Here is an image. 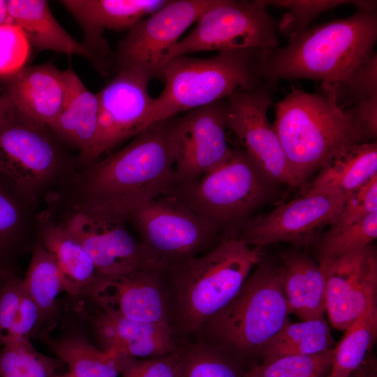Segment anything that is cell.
<instances>
[{"label":"cell","instance_id":"6da1fadb","mask_svg":"<svg viewBox=\"0 0 377 377\" xmlns=\"http://www.w3.org/2000/svg\"><path fill=\"white\" fill-rule=\"evenodd\" d=\"M182 116L157 121L117 151L89 165L87 199L75 209L119 221L128 210L165 195L175 184Z\"/></svg>","mask_w":377,"mask_h":377},{"label":"cell","instance_id":"7a4b0ae2","mask_svg":"<svg viewBox=\"0 0 377 377\" xmlns=\"http://www.w3.org/2000/svg\"><path fill=\"white\" fill-rule=\"evenodd\" d=\"M376 39V8H357L348 17L298 31L283 47L260 51L253 68L272 84L302 78L337 84L371 57Z\"/></svg>","mask_w":377,"mask_h":377},{"label":"cell","instance_id":"3957f363","mask_svg":"<svg viewBox=\"0 0 377 377\" xmlns=\"http://www.w3.org/2000/svg\"><path fill=\"white\" fill-rule=\"evenodd\" d=\"M258 249L230 235L200 255L169 265L164 278L174 332L198 334L238 293L261 260Z\"/></svg>","mask_w":377,"mask_h":377},{"label":"cell","instance_id":"277c9868","mask_svg":"<svg viewBox=\"0 0 377 377\" xmlns=\"http://www.w3.org/2000/svg\"><path fill=\"white\" fill-rule=\"evenodd\" d=\"M275 109L273 127L297 186L348 148L365 142L348 111L328 94L293 87Z\"/></svg>","mask_w":377,"mask_h":377},{"label":"cell","instance_id":"5b68a950","mask_svg":"<svg viewBox=\"0 0 377 377\" xmlns=\"http://www.w3.org/2000/svg\"><path fill=\"white\" fill-rule=\"evenodd\" d=\"M256 266L235 297L198 334L232 357L258 355L288 322L281 265L260 260Z\"/></svg>","mask_w":377,"mask_h":377},{"label":"cell","instance_id":"8992f818","mask_svg":"<svg viewBox=\"0 0 377 377\" xmlns=\"http://www.w3.org/2000/svg\"><path fill=\"white\" fill-rule=\"evenodd\" d=\"M261 50L236 49L209 58L179 56L168 61L161 71L165 87L147 116V127L218 101L263 81L253 64Z\"/></svg>","mask_w":377,"mask_h":377},{"label":"cell","instance_id":"52a82bcc","mask_svg":"<svg viewBox=\"0 0 377 377\" xmlns=\"http://www.w3.org/2000/svg\"><path fill=\"white\" fill-rule=\"evenodd\" d=\"M272 184L242 149H233L221 165L195 181L175 184L167 195L221 231L245 222L268 199Z\"/></svg>","mask_w":377,"mask_h":377},{"label":"cell","instance_id":"ba28073f","mask_svg":"<svg viewBox=\"0 0 377 377\" xmlns=\"http://www.w3.org/2000/svg\"><path fill=\"white\" fill-rule=\"evenodd\" d=\"M128 222L141 242L166 267L200 255L219 241L221 230L170 195L135 207L119 219Z\"/></svg>","mask_w":377,"mask_h":377},{"label":"cell","instance_id":"9c48e42d","mask_svg":"<svg viewBox=\"0 0 377 377\" xmlns=\"http://www.w3.org/2000/svg\"><path fill=\"white\" fill-rule=\"evenodd\" d=\"M196 22L194 29L170 50L165 63L201 51L277 47V23L260 0H216Z\"/></svg>","mask_w":377,"mask_h":377},{"label":"cell","instance_id":"30bf717a","mask_svg":"<svg viewBox=\"0 0 377 377\" xmlns=\"http://www.w3.org/2000/svg\"><path fill=\"white\" fill-rule=\"evenodd\" d=\"M216 0H170L139 21L121 40L115 54L116 71L133 68L151 80L161 78L170 50L183 33Z\"/></svg>","mask_w":377,"mask_h":377},{"label":"cell","instance_id":"8fae6325","mask_svg":"<svg viewBox=\"0 0 377 377\" xmlns=\"http://www.w3.org/2000/svg\"><path fill=\"white\" fill-rule=\"evenodd\" d=\"M49 130L15 108L0 129V175L29 200L61 161V149Z\"/></svg>","mask_w":377,"mask_h":377},{"label":"cell","instance_id":"7c38bea8","mask_svg":"<svg viewBox=\"0 0 377 377\" xmlns=\"http://www.w3.org/2000/svg\"><path fill=\"white\" fill-rule=\"evenodd\" d=\"M274 85L263 81L228 98L227 126L267 179L295 187L297 185L287 158L267 117Z\"/></svg>","mask_w":377,"mask_h":377},{"label":"cell","instance_id":"4fadbf2b","mask_svg":"<svg viewBox=\"0 0 377 377\" xmlns=\"http://www.w3.org/2000/svg\"><path fill=\"white\" fill-rule=\"evenodd\" d=\"M347 197L306 191L270 212L248 219L238 237L258 249L281 242L308 245L325 226L334 222Z\"/></svg>","mask_w":377,"mask_h":377},{"label":"cell","instance_id":"5bb4252c","mask_svg":"<svg viewBox=\"0 0 377 377\" xmlns=\"http://www.w3.org/2000/svg\"><path fill=\"white\" fill-rule=\"evenodd\" d=\"M98 93V128L94 145L84 160L89 165L147 128L154 98L148 93L151 79L133 69L119 70Z\"/></svg>","mask_w":377,"mask_h":377},{"label":"cell","instance_id":"9a60e30c","mask_svg":"<svg viewBox=\"0 0 377 377\" xmlns=\"http://www.w3.org/2000/svg\"><path fill=\"white\" fill-rule=\"evenodd\" d=\"M64 225L82 244L101 277L166 269L121 221L76 209Z\"/></svg>","mask_w":377,"mask_h":377},{"label":"cell","instance_id":"2e32d148","mask_svg":"<svg viewBox=\"0 0 377 377\" xmlns=\"http://www.w3.org/2000/svg\"><path fill=\"white\" fill-rule=\"evenodd\" d=\"M325 279L326 312L332 327L346 330L377 300V256L369 246L333 258H320Z\"/></svg>","mask_w":377,"mask_h":377},{"label":"cell","instance_id":"e0dca14e","mask_svg":"<svg viewBox=\"0 0 377 377\" xmlns=\"http://www.w3.org/2000/svg\"><path fill=\"white\" fill-rule=\"evenodd\" d=\"M228 107L225 98L182 115L175 184L195 181L230 157L233 149L226 137Z\"/></svg>","mask_w":377,"mask_h":377},{"label":"cell","instance_id":"ac0fdd59","mask_svg":"<svg viewBox=\"0 0 377 377\" xmlns=\"http://www.w3.org/2000/svg\"><path fill=\"white\" fill-rule=\"evenodd\" d=\"M164 271L101 277L90 295L102 310L138 321L172 326Z\"/></svg>","mask_w":377,"mask_h":377},{"label":"cell","instance_id":"d6986e66","mask_svg":"<svg viewBox=\"0 0 377 377\" xmlns=\"http://www.w3.org/2000/svg\"><path fill=\"white\" fill-rule=\"evenodd\" d=\"M94 325L101 348L119 357H156L179 348L171 325L138 321L105 310L95 316Z\"/></svg>","mask_w":377,"mask_h":377},{"label":"cell","instance_id":"ffe728a7","mask_svg":"<svg viewBox=\"0 0 377 377\" xmlns=\"http://www.w3.org/2000/svg\"><path fill=\"white\" fill-rule=\"evenodd\" d=\"M168 0H63L59 2L83 30L82 42L104 61L110 53L105 29H130L164 6Z\"/></svg>","mask_w":377,"mask_h":377},{"label":"cell","instance_id":"44dd1931","mask_svg":"<svg viewBox=\"0 0 377 377\" xmlns=\"http://www.w3.org/2000/svg\"><path fill=\"white\" fill-rule=\"evenodd\" d=\"M7 79L4 93L23 114L48 127L61 112L67 87L63 71L53 64L25 66Z\"/></svg>","mask_w":377,"mask_h":377},{"label":"cell","instance_id":"7402d4cb","mask_svg":"<svg viewBox=\"0 0 377 377\" xmlns=\"http://www.w3.org/2000/svg\"><path fill=\"white\" fill-rule=\"evenodd\" d=\"M8 23L19 27L37 52L52 50L79 55L92 61L105 74L104 61L82 42L71 36L53 16L45 0H8Z\"/></svg>","mask_w":377,"mask_h":377},{"label":"cell","instance_id":"603a6c76","mask_svg":"<svg viewBox=\"0 0 377 377\" xmlns=\"http://www.w3.org/2000/svg\"><path fill=\"white\" fill-rule=\"evenodd\" d=\"M67 87L64 108L47 127L80 151L84 163L98 133L99 105L96 93L89 91L71 67L63 71Z\"/></svg>","mask_w":377,"mask_h":377},{"label":"cell","instance_id":"cb8c5ba5","mask_svg":"<svg viewBox=\"0 0 377 377\" xmlns=\"http://www.w3.org/2000/svg\"><path fill=\"white\" fill-rule=\"evenodd\" d=\"M280 257L289 313L302 320L323 318L326 312L325 279L319 263L297 251L285 252Z\"/></svg>","mask_w":377,"mask_h":377},{"label":"cell","instance_id":"d4e9b609","mask_svg":"<svg viewBox=\"0 0 377 377\" xmlns=\"http://www.w3.org/2000/svg\"><path fill=\"white\" fill-rule=\"evenodd\" d=\"M40 244L54 258L61 273L65 292L77 296L91 293L101 278L80 242L64 224L41 219Z\"/></svg>","mask_w":377,"mask_h":377},{"label":"cell","instance_id":"484cf974","mask_svg":"<svg viewBox=\"0 0 377 377\" xmlns=\"http://www.w3.org/2000/svg\"><path fill=\"white\" fill-rule=\"evenodd\" d=\"M320 170L306 191L347 197L377 175V144L353 145Z\"/></svg>","mask_w":377,"mask_h":377},{"label":"cell","instance_id":"4316f807","mask_svg":"<svg viewBox=\"0 0 377 377\" xmlns=\"http://www.w3.org/2000/svg\"><path fill=\"white\" fill-rule=\"evenodd\" d=\"M336 346L331 330L324 318L287 322L263 347L258 356L263 361L294 355H313Z\"/></svg>","mask_w":377,"mask_h":377},{"label":"cell","instance_id":"83f0119b","mask_svg":"<svg viewBox=\"0 0 377 377\" xmlns=\"http://www.w3.org/2000/svg\"><path fill=\"white\" fill-rule=\"evenodd\" d=\"M333 348L330 377H350L364 362L377 337V300L346 330Z\"/></svg>","mask_w":377,"mask_h":377},{"label":"cell","instance_id":"f1b7e54d","mask_svg":"<svg viewBox=\"0 0 377 377\" xmlns=\"http://www.w3.org/2000/svg\"><path fill=\"white\" fill-rule=\"evenodd\" d=\"M50 346L71 377H119L118 357L80 335L52 340Z\"/></svg>","mask_w":377,"mask_h":377},{"label":"cell","instance_id":"f546056e","mask_svg":"<svg viewBox=\"0 0 377 377\" xmlns=\"http://www.w3.org/2000/svg\"><path fill=\"white\" fill-rule=\"evenodd\" d=\"M22 280L25 291L38 306L41 323L53 313L57 297L65 290L54 258L40 243L35 246Z\"/></svg>","mask_w":377,"mask_h":377},{"label":"cell","instance_id":"4dcf8cb0","mask_svg":"<svg viewBox=\"0 0 377 377\" xmlns=\"http://www.w3.org/2000/svg\"><path fill=\"white\" fill-rule=\"evenodd\" d=\"M63 365L60 360L37 351L29 338L1 345L0 377H54Z\"/></svg>","mask_w":377,"mask_h":377},{"label":"cell","instance_id":"1f68e13d","mask_svg":"<svg viewBox=\"0 0 377 377\" xmlns=\"http://www.w3.org/2000/svg\"><path fill=\"white\" fill-rule=\"evenodd\" d=\"M177 377H243L231 355L200 339L179 348Z\"/></svg>","mask_w":377,"mask_h":377},{"label":"cell","instance_id":"d6a6232c","mask_svg":"<svg viewBox=\"0 0 377 377\" xmlns=\"http://www.w3.org/2000/svg\"><path fill=\"white\" fill-rule=\"evenodd\" d=\"M333 349L313 355H285L251 367L243 377H323L330 371Z\"/></svg>","mask_w":377,"mask_h":377},{"label":"cell","instance_id":"836d02e7","mask_svg":"<svg viewBox=\"0 0 377 377\" xmlns=\"http://www.w3.org/2000/svg\"><path fill=\"white\" fill-rule=\"evenodd\" d=\"M376 237L377 211L350 225L330 228L320 242L318 259L355 253L369 246Z\"/></svg>","mask_w":377,"mask_h":377},{"label":"cell","instance_id":"e575fe53","mask_svg":"<svg viewBox=\"0 0 377 377\" xmlns=\"http://www.w3.org/2000/svg\"><path fill=\"white\" fill-rule=\"evenodd\" d=\"M266 7L269 6L286 8L288 11L277 24V30L289 38L306 28V25L316 16L328 10L343 5H354L359 8L372 7L375 1L348 0H260Z\"/></svg>","mask_w":377,"mask_h":377},{"label":"cell","instance_id":"d590c367","mask_svg":"<svg viewBox=\"0 0 377 377\" xmlns=\"http://www.w3.org/2000/svg\"><path fill=\"white\" fill-rule=\"evenodd\" d=\"M323 92L331 95L344 108L362 100L377 97V54L360 66L346 81L322 87Z\"/></svg>","mask_w":377,"mask_h":377},{"label":"cell","instance_id":"8d00e7d4","mask_svg":"<svg viewBox=\"0 0 377 377\" xmlns=\"http://www.w3.org/2000/svg\"><path fill=\"white\" fill-rule=\"evenodd\" d=\"M19 194L13 184L0 175V267H6L3 261L16 247L22 229V209L17 197Z\"/></svg>","mask_w":377,"mask_h":377},{"label":"cell","instance_id":"74e56055","mask_svg":"<svg viewBox=\"0 0 377 377\" xmlns=\"http://www.w3.org/2000/svg\"><path fill=\"white\" fill-rule=\"evenodd\" d=\"M32 47L22 30L10 23L0 24V77L6 79L25 67Z\"/></svg>","mask_w":377,"mask_h":377},{"label":"cell","instance_id":"f35d334b","mask_svg":"<svg viewBox=\"0 0 377 377\" xmlns=\"http://www.w3.org/2000/svg\"><path fill=\"white\" fill-rule=\"evenodd\" d=\"M179 348L170 354L145 359L118 357L121 377H177Z\"/></svg>","mask_w":377,"mask_h":377},{"label":"cell","instance_id":"ab89813d","mask_svg":"<svg viewBox=\"0 0 377 377\" xmlns=\"http://www.w3.org/2000/svg\"><path fill=\"white\" fill-rule=\"evenodd\" d=\"M377 211V175L348 195L331 228L357 222Z\"/></svg>","mask_w":377,"mask_h":377},{"label":"cell","instance_id":"60d3db41","mask_svg":"<svg viewBox=\"0 0 377 377\" xmlns=\"http://www.w3.org/2000/svg\"><path fill=\"white\" fill-rule=\"evenodd\" d=\"M22 294L21 279L11 272L0 279V346L10 339Z\"/></svg>","mask_w":377,"mask_h":377},{"label":"cell","instance_id":"b9f144b4","mask_svg":"<svg viewBox=\"0 0 377 377\" xmlns=\"http://www.w3.org/2000/svg\"><path fill=\"white\" fill-rule=\"evenodd\" d=\"M40 313L38 306L23 287V294L20 309L9 341L21 338H29L38 324L40 323Z\"/></svg>","mask_w":377,"mask_h":377},{"label":"cell","instance_id":"7bdbcfd3","mask_svg":"<svg viewBox=\"0 0 377 377\" xmlns=\"http://www.w3.org/2000/svg\"><path fill=\"white\" fill-rule=\"evenodd\" d=\"M350 377H377L376 358L368 355L362 365Z\"/></svg>","mask_w":377,"mask_h":377},{"label":"cell","instance_id":"ee69618b","mask_svg":"<svg viewBox=\"0 0 377 377\" xmlns=\"http://www.w3.org/2000/svg\"><path fill=\"white\" fill-rule=\"evenodd\" d=\"M14 105L8 95L3 93L0 96V129L6 123Z\"/></svg>","mask_w":377,"mask_h":377},{"label":"cell","instance_id":"f6af8a7d","mask_svg":"<svg viewBox=\"0 0 377 377\" xmlns=\"http://www.w3.org/2000/svg\"><path fill=\"white\" fill-rule=\"evenodd\" d=\"M8 23L7 1L0 0V24Z\"/></svg>","mask_w":377,"mask_h":377},{"label":"cell","instance_id":"bcb514c9","mask_svg":"<svg viewBox=\"0 0 377 377\" xmlns=\"http://www.w3.org/2000/svg\"><path fill=\"white\" fill-rule=\"evenodd\" d=\"M10 271L8 268L0 267V279L10 273Z\"/></svg>","mask_w":377,"mask_h":377},{"label":"cell","instance_id":"7dc6e473","mask_svg":"<svg viewBox=\"0 0 377 377\" xmlns=\"http://www.w3.org/2000/svg\"><path fill=\"white\" fill-rule=\"evenodd\" d=\"M327 377H330V376H327Z\"/></svg>","mask_w":377,"mask_h":377}]
</instances>
